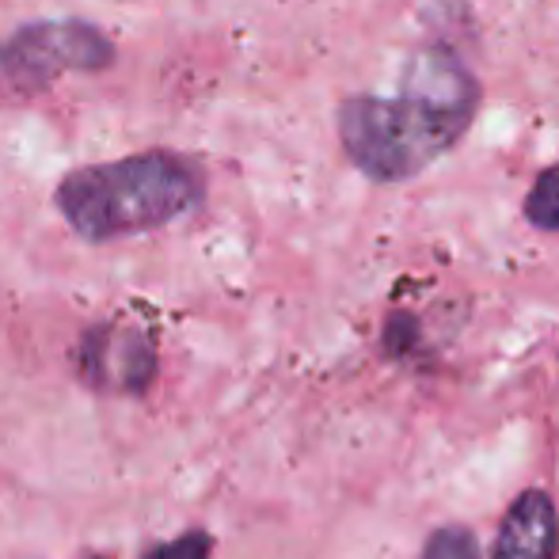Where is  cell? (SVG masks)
Masks as SVG:
<instances>
[{"instance_id":"obj_1","label":"cell","mask_w":559,"mask_h":559,"mask_svg":"<svg viewBox=\"0 0 559 559\" xmlns=\"http://www.w3.org/2000/svg\"><path fill=\"white\" fill-rule=\"evenodd\" d=\"M479 84L453 50L423 46L404 69L396 99L350 96L338 107V138L354 168L377 183H404L464 138Z\"/></svg>"},{"instance_id":"obj_2","label":"cell","mask_w":559,"mask_h":559,"mask_svg":"<svg viewBox=\"0 0 559 559\" xmlns=\"http://www.w3.org/2000/svg\"><path fill=\"white\" fill-rule=\"evenodd\" d=\"M206 199L199 164L176 153H138L122 160L88 164L58 183L61 217L92 243L164 228L194 214Z\"/></svg>"},{"instance_id":"obj_3","label":"cell","mask_w":559,"mask_h":559,"mask_svg":"<svg viewBox=\"0 0 559 559\" xmlns=\"http://www.w3.org/2000/svg\"><path fill=\"white\" fill-rule=\"evenodd\" d=\"M115 61L111 38L81 20H38L0 38V99L50 88L66 73H99Z\"/></svg>"},{"instance_id":"obj_4","label":"cell","mask_w":559,"mask_h":559,"mask_svg":"<svg viewBox=\"0 0 559 559\" xmlns=\"http://www.w3.org/2000/svg\"><path fill=\"white\" fill-rule=\"evenodd\" d=\"M76 369L92 392L107 396H145L156 377V346L138 328L96 324L76 346Z\"/></svg>"},{"instance_id":"obj_5","label":"cell","mask_w":559,"mask_h":559,"mask_svg":"<svg viewBox=\"0 0 559 559\" xmlns=\"http://www.w3.org/2000/svg\"><path fill=\"white\" fill-rule=\"evenodd\" d=\"M559 518L545 491H525L507 510L495 537V559H556Z\"/></svg>"},{"instance_id":"obj_6","label":"cell","mask_w":559,"mask_h":559,"mask_svg":"<svg viewBox=\"0 0 559 559\" xmlns=\"http://www.w3.org/2000/svg\"><path fill=\"white\" fill-rule=\"evenodd\" d=\"M525 217L545 233H559V164L540 171L525 194Z\"/></svg>"},{"instance_id":"obj_7","label":"cell","mask_w":559,"mask_h":559,"mask_svg":"<svg viewBox=\"0 0 559 559\" xmlns=\"http://www.w3.org/2000/svg\"><path fill=\"white\" fill-rule=\"evenodd\" d=\"M423 559H479V545L464 525H442L423 548Z\"/></svg>"},{"instance_id":"obj_8","label":"cell","mask_w":559,"mask_h":559,"mask_svg":"<svg viewBox=\"0 0 559 559\" xmlns=\"http://www.w3.org/2000/svg\"><path fill=\"white\" fill-rule=\"evenodd\" d=\"M210 556H214V537L206 530H187L176 540H168V545H156L145 552V559H210Z\"/></svg>"},{"instance_id":"obj_9","label":"cell","mask_w":559,"mask_h":559,"mask_svg":"<svg viewBox=\"0 0 559 559\" xmlns=\"http://www.w3.org/2000/svg\"><path fill=\"white\" fill-rule=\"evenodd\" d=\"M92 559H104V556H92Z\"/></svg>"}]
</instances>
